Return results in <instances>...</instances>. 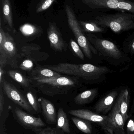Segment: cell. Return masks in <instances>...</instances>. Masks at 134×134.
Masks as SVG:
<instances>
[{"label": "cell", "mask_w": 134, "mask_h": 134, "mask_svg": "<svg viewBox=\"0 0 134 134\" xmlns=\"http://www.w3.org/2000/svg\"><path fill=\"white\" fill-rule=\"evenodd\" d=\"M7 74L9 76L24 87L27 88L32 87L31 80L20 72L15 70H8Z\"/></svg>", "instance_id": "22"}, {"label": "cell", "mask_w": 134, "mask_h": 134, "mask_svg": "<svg viewBox=\"0 0 134 134\" xmlns=\"http://www.w3.org/2000/svg\"><path fill=\"white\" fill-rule=\"evenodd\" d=\"M31 87L28 88V90L26 93V98L34 110L37 113H40L41 110L40 104L36 96L31 90Z\"/></svg>", "instance_id": "25"}, {"label": "cell", "mask_w": 134, "mask_h": 134, "mask_svg": "<svg viewBox=\"0 0 134 134\" xmlns=\"http://www.w3.org/2000/svg\"><path fill=\"white\" fill-rule=\"evenodd\" d=\"M56 2L55 0H47L43 1L40 4L36 9L37 13H39L46 10L53 4L54 2Z\"/></svg>", "instance_id": "29"}, {"label": "cell", "mask_w": 134, "mask_h": 134, "mask_svg": "<svg viewBox=\"0 0 134 134\" xmlns=\"http://www.w3.org/2000/svg\"><path fill=\"white\" fill-rule=\"evenodd\" d=\"M126 134H134V121L132 119H130L128 122Z\"/></svg>", "instance_id": "32"}, {"label": "cell", "mask_w": 134, "mask_h": 134, "mask_svg": "<svg viewBox=\"0 0 134 134\" xmlns=\"http://www.w3.org/2000/svg\"><path fill=\"white\" fill-rule=\"evenodd\" d=\"M56 127L66 133H69L71 131L67 115L62 107H59L57 113Z\"/></svg>", "instance_id": "19"}, {"label": "cell", "mask_w": 134, "mask_h": 134, "mask_svg": "<svg viewBox=\"0 0 134 134\" xmlns=\"http://www.w3.org/2000/svg\"><path fill=\"white\" fill-rule=\"evenodd\" d=\"M31 83L32 87L38 92L52 97L68 94L81 85L79 78L68 76H62L57 78L31 80Z\"/></svg>", "instance_id": "2"}, {"label": "cell", "mask_w": 134, "mask_h": 134, "mask_svg": "<svg viewBox=\"0 0 134 134\" xmlns=\"http://www.w3.org/2000/svg\"><path fill=\"white\" fill-rule=\"evenodd\" d=\"M70 44L71 49L75 55L77 56L80 59L84 60V54L77 43L73 39H71L70 41Z\"/></svg>", "instance_id": "27"}, {"label": "cell", "mask_w": 134, "mask_h": 134, "mask_svg": "<svg viewBox=\"0 0 134 134\" xmlns=\"http://www.w3.org/2000/svg\"><path fill=\"white\" fill-rule=\"evenodd\" d=\"M19 30L23 36L29 37H38L42 33L40 27L30 23H26L21 26Z\"/></svg>", "instance_id": "20"}, {"label": "cell", "mask_w": 134, "mask_h": 134, "mask_svg": "<svg viewBox=\"0 0 134 134\" xmlns=\"http://www.w3.org/2000/svg\"><path fill=\"white\" fill-rule=\"evenodd\" d=\"M38 101L41 107L42 114L46 121L50 124H54L57 123V114L53 103L43 97L39 98Z\"/></svg>", "instance_id": "14"}, {"label": "cell", "mask_w": 134, "mask_h": 134, "mask_svg": "<svg viewBox=\"0 0 134 134\" xmlns=\"http://www.w3.org/2000/svg\"><path fill=\"white\" fill-rule=\"evenodd\" d=\"M6 72L3 67L0 66V84L2 83L3 80V76Z\"/></svg>", "instance_id": "33"}, {"label": "cell", "mask_w": 134, "mask_h": 134, "mask_svg": "<svg viewBox=\"0 0 134 134\" xmlns=\"http://www.w3.org/2000/svg\"><path fill=\"white\" fill-rule=\"evenodd\" d=\"M86 36L99 56L102 57L111 64L117 65L130 61L128 55L121 51L112 41L93 34H87Z\"/></svg>", "instance_id": "3"}, {"label": "cell", "mask_w": 134, "mask_h": 134, "mask_svg": "<svg viewBox=\"0 0 134 134\" xmlns=\"http://www.w3.org/2000/svg\"><path fill=\"white\" fill-rule=\"evenodd\" d=\"M70 114L76 117L93 121L99 125L109 134H114L112 120L109 116L101 115L88 110L75 109L69 110Z\"/></svg>", "instance_id": "8"}, {"label": "cell", "mask_w": 134, "mask_h": 134, "mask_svg": "<svg viewBox=\"0 0 134 134\" xmlns=\"http://www.w3.org/2000/svg\"><path fill=\"white\" fill-rule=\"evenodd\" d=\"M37 134H63V132L60 129L47 127L43 129L40 131L37 132Z\"/></svg>", "instance_id": "30"}, {"label": "cell", "mask_w": 134, "mask_h": 134, "mask_svg": "<svg viewBox=\"0 0 134 134\" xmlns=\"http://www.w3.org/2000/svg\"><path fill=\"white\" fill-rule=\"evenodd\" d=\"M15 120L25 128L31 129L36 132L40 131L46 126V124L40 117H35L26 113L19 107L13 110Z\"/></svg>", "instance_id": "9"}, {"label": "cell", "mask_w": 134, "mask_h": 134, "mask_svg": "<svg viewBox=\"0 0 134 134\" xmlns=\"http://www.w3.org/2000/svg\"><path fill=\"white\" fill-rule=\"evenodd\" d=\"M4 99L3 90L2 86H1V88H0V114L1 115L4 110Z\"/></svg>", "instance_id": "31"}, {"label": "cell", "mask_w": 134, "mask_h": 134, "mask_svg": "<svg viewBox=\"0 0 134 134\" xmlns=\"http://www.w3.org/2000/svg\"><path fill=\"white\" fill-rule=\"evenodd\" d=\"M117 95V91L110 92L97 103L94 107L95 110L98 113H107L111 109Z\"/></svg>", "instance_id": "16"}, {"label": "cell", "mask_w": 134, "mask_h": 134, "mask_svg": "<svg viewBox=\"0 0 134 134\" xmlns=\"http://www.w3.org/2000/svg\"><path fill=\"white\" fill-rule=\"evenodd\" d=\"M123 51L127 55H134V32L129 36L124 41Z\"/></svg>", "instance_id": "26"}, {"label": "cell", "mask_w": 134, "mask_h": 134, "mask_svg": "<svg viewBox=\"0 0 134 134\" xmlns=\"http://www.w3.org/2000/svg\"><path fill=\"white\" fill-rule=\"evenodd\" d=\"M65 11L68 25L73 33L77 44L80 47L85 57L88 59H91L92 54L98 55L97 51L89 42L86 34L83 32L71 6L66 5Z\"/></svg>", "instance_id": "5"}, {"label": "cell", "mask_w": 134, "mask_h": 134, "mask_svg": "<svg viewBox=\"0 0 134 134\" xmlns=\"http://www.w3.org/2000/svg\"><path fill=\"white\" fill-rule=\"evenodd\" d=\"M47 31L51 47L56 51H66L68 44L63 39L56 23L49 22Z\"/></svg>", "instance_id": "11"}, {"label": "cell", "mask_w": 134, "mask_h": 134, "mask_svg": "<svg viewBox=\"0 0 134 134\" xmlns=\"http://www.w3.org/2000/svg\"><path fill=\"white\" fill-rule=\"evenodd\" d=\"M97 94L98 90L96 88L87 90L77 95L74 98V102L77 105L87 104L92 101Z\"/></svg>", "instance_id": "18"}, {"label": "cell", "mask_w": 134, "mask_h": 134, "mask_svg": "<svg viewBox=\"0 0 134 134\" xmlns=\"http://www.w3.org/2000/svg\"><path fill=\"white\" fill-rule=\"evenodd\" d=\"M82 3L94 10H116L134 14V2L122 0H83Z\"/></svg>", "instance_id": "7"}, {"label": "cell", "mask_w": 134, "mask_h": 134, "mask_svg": "<svg viewBox=\"0 0 134 134\" xmlns=\"http://www.w3.org/2000/svg\"><path fill=\"white\" fill-rule=\"evenodd\" d=\"M119 97L120 98V110L125 122L128 118L127 113L129 106V91L128 89L122 90Z\"/></svg>", "instance_id": "23"}, {"label": "cell", "mask_w": 134, "mask_h": 134, "mask_svg": "<svg viewBox=\"0 0 134 134\" xmlns=\"http://www.w3.org/2000/svg\"><path fill=\"white\" fill-rule=\"evenodd\" d=\"M120 105V98L119 97L108 116L112 120L114 133L115 134H126L124 129L125 121L121 113Z\"/></svg>", "instance_id": "12"}, {"label": "cell", "mask_w": 134, "mask_h": 134, "mask_svg": "<svg viewBox=\"0 0 134 134\" xmlns=\"http://www.w3.org/2000/svg\"><path fill=\"white\" fill-rule=\"evenodd\" d=\"M71 120L77 129L86 134H91L92 131L91 125L88 121L76 117L71 118Z\"/></svg>", "instance_id": "24"}, {"label": "cell", "mask_w": 134, "mask_h": 134, "mask_svg": "<svg viewBox=\"0 0 134 134\" xmlns=\"http://www.w3.org/2000/svg\"><path fill=\"white\" fill-rule=\"evenodd\" d=\"M1 86L8 98L27 112L33 111L26 97L14 85L4 80Z\"/></svg>", "instance_id": "10"}, {"label": "cell", "mask_w": 134, "mask_h": 134, "mask_svg": "<svg viewBox=\"0 0 134 134\" xmlns=\"http://www.w3.org/2000/svg\"><path fill=\"white\" fill-rule=\"evenodd\" d=\"M93 21L99 25L110 29L115 33L134 30V14L130 12H124L99 15Z\"/></svg>", "instance_id": "4"}, {"label": "cell", "mask_w": 134, "mask_h": 134, "mask_svg": "<svg viewBox=\"0 0 134 134\" xmlns=\"http://www.w3.org/2000/svg\"><path fill=\"white\" fill-rule=\"evenodd\" d=\"M1 6L4 21L12 29H14V22L10 1L9 0H2Z\"/></svg>", "instance_id": "21"}, {"label": "cell", "mask_w": 134, "mask_h": 134, "mask_svg": "<svg viewBox=\"0 0 134 134\" xmlns=\"http://www.w3.org/2000/svg\"><path fill=\"white\" fill-rule=\"evenodd\" d=\"M62 76V74L50 69L36 66L30 71L28 77L31 80H37L57 78Z\"/></svg>", "instance_id": "15"}, {"label": "cell", "mask_w": 134, "mask_h": 134, "mask_svg": "<svg viewBox=\"0 0 134 134\" xmlns=\"http://www.w3.org/2000/svg\"><path fill=\"white\" fill-rule=\"evenodd\" d=\"M41 48L36 44H30L23 47L21 56L25 59H31L34 62L46 60L48 57L47 53L40 51Z\"/></svg>", "instance_id": "13"}, {"label": "cell", "mask_w": 134, "mask_h": 134, "mask_svg": "<svg viewBox=\"0 0 134 134\" xmlns=\"http://www.w3.org/2000/svg\"><path fill=\"white\" fill-rule=\"evenodd\" d=\"M19 58L14 39L1 26L0 66L4 68L6 65H9L13 68H18V60Z\"/></svg>", "instance_id": "6"}, {"label": "cell", "mask_w": 134, "mask_h": 134, "mask_svg": "<svg viewBox=\"0 0 134 134\" xmlns=\"http://www.w3.org/2000/svg\"><path fill=\"white\" fill-rule=\"evenodd\" d=\"M34 63L31 59H25L20 63L19 68L24 71L30 72L34 69Z\"/></svg>", "instance_id": "28"}, {"label": "cell", "mask_w": 134, "mask_h": 134, "mask_svg": "<svg viewBox=\"0 0 134 134\" xmlns=\"http://www.w3.org/2000/svg\"><path fill=\"white\" fill-rule=\"evenodd\" d=\"M79 24L83 32L87 34L99 33L105 32L108 29L102 27L95 23L93 20L79 21Z\"/></svg>", "instance_id": "17"}, {"label": "cell", "mask_w": 134, "mask_h": 134, "mask_svg": "<svg viewBox=\"0 0 134 134\" xmlns=\"http://www.w3.org/2000/svg\"><path fill=\"white\" fill-rule=\"evenodd\" d=\"M45 68L60 74L76 77L88 82H96L105 78L113 71L108 67L97 66L92 64L60 63L54 65L45 66Z\"/></svg>", "instance_id": "1"}]
</instances>
